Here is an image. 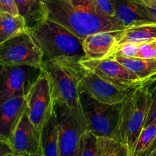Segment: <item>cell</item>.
I'll return each instance as SVG.
<instances>
[{
  "mask_svg": "<svg viewBox=\"0 0 156 156\" xmlns=\"http://www.w3.org/2000/svg\"><path fill=\"white\" fill-rule=\"evenodd\" d=\"M45 17L58 23L79 37L97 32L121 30L117 21L101 15L94 0H43Z\"/></svg>",
  "mask_w": 156,
  "mask_h": 156,
  "instance_id": "1",
  "label": "cell"
},
{
  "mask_svg": "<svg viewBox=\"0 0 156 156\" xmlns=\"http://www.w3.org/2000/svg\"><path fill=\"white\" fill-rule=\"evenodd\" d=\"M45 60H76L85 57L83 39L58 23L46 18L28 28Z\"/></svg>",
  "mask_w": 156,
  "mask_h": 156,
  "instance_id": "2",
  "label": "cell"
},
{
  "mask_svg": "<svg viewBox=\"0 0 156 156\" xmlns=\"http://www.w3.org/2000/svg\"><path fill=\"white\" fill-rule=\"evenodd\" d=\"M150 102L151 94L146 79L131 90L121 104L115 139L126 146L129 156H134L139 136L146 123Z\"/></svg>",
  "mask_w": 156,
  "mask_h": 156,
  "instance_id": "3",
  "label": "cell"
},
{
  "mask_svg": "<svg viewBox=\"0 0 156 156\" xmlns=\"http://www.w3.org/2000/svg\"><path fill=\"white\" fill-rule=\"evenodd\" d=\"M80 102L87 129L98 136L115 139L120 118L121 103H103L84 91H80Z\"/></svg>",
  "mask_w": 156,
  "mask_h": 156,
  "instance_id": "4",
  "label": "cell"
},
{
  "mask_svg": "<svg viewBox=\"0 0 156 156\" xmlns=\"http://www.w3.org/2000/svg\"><path fill=\"white\" fill-rule=\"evenodd\" d=\"M66 66L78 82L79 91H84L98 101L119 104L123 101L132 89H123L107 82L93 72L82 66L79 61H59Z\"/></svg>",
  "mask_w": 156,
  "mask_h": 156,
  "instance_id": "5",
  "label": "cell"
},
{
  "mask_svg": "<svg viewBox=\"0 0 156 156\" xmlns=\"http://www.w3.org/2000/svg\"><path fill=\"white\" fill-rule=\"evenodd\" d=\"M54 112L59 131L60 156H79V142L87 130L83 116L62 102L55 104Z\"/></svg>",
  "mask_w": 156,
  "mask_h": 156,
  "instance_id": "6",
  "label": "cell"
},
{
  "mask_svg": "<svg viewBox=\"0 0 156 156\" xmlns=\"http://www.w3.org/2000/svg\"><path fill=\"white\" fill-rule=\"evenodd\" d=\"M51 85L55 102H62L82 114L78 82L64 64L56 60H45L41 65Z\"/></svg>",
  "mask_w": 156,
  "mask_h": 156,
  "instance_id": "7",
  "label": "cell"
},
{
  "mask_svg": "<svg viewBox=\"0 0 156 156\" xmlns=\"http://www.w3.org/2000/svg\"><path fill=\"white\" fill-rule=\"evenodd\" d=\"M0 60L2 66H41L44 58L41 48L27 29L0 44Z\"/></svg>",
  "mask_w": 156,
  "mask_h": 156,
  "instance_id": "8",
  "label": "cell"
},
{
  "mask_svg": "<svg viewBox=\"0 0 156 156\" xmlns=\"http://www.w3.org/2000/svg\"><path fill=\"white\" fill-rule=\"evenodd\" d=\"M27 111L32 123L41 133L44 123L54 112L55 102L51 85L41 69V74L26 97Z\"/></svg>",
  "mask_w": 156,
  "mask_h": 156,
  "instance_id": "9",
  "label": "cell"
},
{
  "mask_svg": "<svg viewBox=\"0 0 156 156\" xmlns=\"http://www.w3.org/2000/svg\"><path fill=\"white\" fill-rule=\"evenodd\" d=\"M41 66H2L0 101L16 96H25L39 77Z\"/></svg>",
  "mask_w": 156,
  "mask_h": 156,
  "instance_id": "10",
  "label": "cell"
},
{
  "mask_svg": "<svg viewBox=\"0 0 156 156\" xmlns=\"http://www.w3.org/2000/svg\"><path fill=\"white\" fill-rule=\"evenodd\" d=\"M79 62L107 82L123 89H133L146 80H142L131 70L115 59H83Z\"/></svg>",
  "mask_w": 156,
  "mask_h": 156,
  "instance_id": "11",
  "label": "cell"
},
{
  "mask_svg": "<svg viewBox=\"0 0 156 156\" xmlns=\"http://www.w3.org/2000/svg\"><path fill=\"white\" fill-rule=\"evenodd\" d=\"M9 140L15 156H43L41 133L30 120L27 111Z\"/></svg>",
  "mask_w": 156,
  "mask_h": 156,
  "instance_id": "12",
  "label": "cell"
},
{
  "mask_svg": "<svg viewBox=\"0 0 156 156\" xmlns=\"http://www.w3.org/2000/svg\"><path fill=\"white\" fill-rule=\"evenodd\" d=\"M116 20L123 27L156 23V15L140 0H112Z\"/></svg>",
  "mask_w": 156,
  "mask_h": 156,
  "instance_id": "13",
  "label": "cell"
},
{
  "mask_svg": "<svg viewBox=\"0 0 156 156\" xmlns=\"http://www.w3.org/2000/svg\"><path fill=\"white\" fill-rule=\"evenodd\" d=\"M27 109L25 96H16L1 102L0 137L9 140Z\"/></svg>",
  "mask_w": 156,
  "mask_h": 156,
  "instance_id": "14",
  "label": "cell"
},
{
  "mask_svg": "<svg viewBox=\"0 0 156 156\" xmlns=\"http://www.w3.org/2000/svg\"><path fill=\"white\" fill-rule=\"evenodd\" d=\"M115 31H101L92 34L83 39V50L85 59H100L106 57L117 44V33Z\"/></svg>",
  "mask_w": 156,
  "mask_h": 156,
  "instance_id": "15",
  "label": "cell"
},
{
  "mask_svg": "<svg viewBox=\"0 0 156 156\" xmlns=\"http://www.w3.org/2000/svg\"><path fill=\"white\" fill-rule=\"evenodd\" d=\"M117 44L123 43H142L156 41V23L126 27L117 33ZM115 45V46H116Z\"/></svg>",
  "mask_w": 156,
  "mask_h": 156,
  "instance_id": "16",
  "label": "cell"
},
{
  "mask_svg": "<svg viewBox=\"0 0 156 156\" xmlns=\"http://www.w3.org/2000/svg\"><path fill=\"white\" fill-rule=\"evenodd\" d=\"M43 156H60L59 131L55 112L44 123L41 131Z\"/></svg>",
  "mask_w": 156,
  "mask_h": 156,
  "instance_id": "17",
  "label": "cell"
},
{
  "mask_svg": "<svg viewBox=\"0 0 156 156\" xmlns=\"http://www.w3.org/2000/svg\"><path fill=\"white\" fill-rule=\"evenodd\" d=\"M0 44L28 29L27 21L21 15H13L0 12Z\"/></svg>",
  "mask_w": 156,
  "mask_h": 156,
  "instance_id": "18",
  "label": "cell"
},
{
  "mask_svg": "<svg viewBox=\"0 0 156 156\" xmlns=\"http://www.w3.org/2000/svg\"><path fill=\"white\" fill-rule=\"evenodd\" d=\"M111 59H115L123 64L142 80L145 81L156 76V59H139L122 56Z\"/></svg>",
  "mask_w": 156,
  "mask_h": 156,
  "instance_id": "19",
  "label": "cell"
},
{
  "mask_svg": "<svg viewBox=\"0 0 156 156\" xmlns=\"http://www.w3.org/2000/svg\"><path fill=\"white\" fill-rule=\"evenodd\" d=\"M20 14L25 18L28 28L46 19L43 0H15Z\"/></svg>",
  "mask_w": 156,
  "mask_h": 156,
  "instance_id": "20",
  "label": "cell"
},
{
  "mask_svg": "<svg viewBox=\"0 0 156 156\" xmlns=\"http://www.w3.org/2000/svg\"><path fill=\"white\" fill-rule=\"evenodd\" d=\"M98 156H129L126 146L109 136H98Z\"/></svg>",
  "mask_w": 156,
  "mask_h": 156,
  "instance_id": "21",
  "label": "cell"
},
{
  "mask_svg": "<svg viewBox=\"0 0 156 156\" xmlns=\"http://www.w3.org/2000/svg\"><path fill=\"white\" fill-rule=\"evenodd\" d=\"M156 136V123L143 127L139 136L134 156H146Z\"/></svg>",
  "mask_w": 156,
  "mask_h": 156,
  "instance_id": "22",
  "label": "cell"
},
{
  "mask_svg": "<svg viewBox=\"0 0 156 156\" xmlns=\"http://www.w3.org/2000/svg\"><path fill=\"white\" fill-rule=\"evenodd\" d=\"M98 136L91 131L85 130L79 142V156H98Z\"/></svg>",
  "mask_w": 156,
  "mask_h": 156,
  "instance_id": "23",
  "label": "cell"
},
{
  "mask_svg": "<svg viewBox=\"0 0 156 156\" xmlns=\"http://www.w3.org/2000/svg\"><path fill=\"white\" fill-rule=\"evenodd\" d=\"M139 47H140V44L131 42L117 44V45L114 46V48L109 52V53L105 58H114L117 56L136 58L139 51Z\"/></svg>",
  "mask_w": 156,
  "mask_h": 156,
  "instance_id": "24",
  "label": "cell"
},
{
  "mask_svg": "<svg viewBox=\"0 0 156 156\" xmlns=\"http://www.w3.org/2000/svg\"><path fill=\"white\" fill-rule=\"evenodd\" d=\"M148 85L151 94V102L144 127L156 123V76L148 79Z\"/></svg>",
  "mask_w": 156,
  "mask_h": 156,
  "instance_id": "25",
  "label": "cell"
},
{
  "mask_svg": "<svg viewBox=\"0 0 156 156\" xmlns=\"http://www.w3.org/2000/svg\"><path fill=\"white\" fill-rule=\"evenodd\" d=\"M98 12L108 19L116 21V13L112 0H94Z\"/></svg>",
  "mask_w": 156,
  "mask_h": 156,
  "instance_id": "26",
  "label": "cell"
},
{
  "mask_svg": "<svg viewBox=\"0 0 156 156\" xmlns=\"http://www.w3.org/2000/svg\"><path fill=\"white\" fill-rule=\"evenodd\" d=\"M136 58L156 59V41H151L140 44L139 51Z\"/></svg>",
  "mask_w": 156,
  "mask_h": 156,
  "instance_id": "27",
  "label": "cell"
},
{
  "mask_svg": "<svg viewBox=\"0 0 156 156\" xmlns=\"http://www.w3.org/2000/svg\"><path fill=\"white\" fill-rule=\"evenodd\" d=\"M0 12L13 15H21L15 0H0Z\"/></svg>",
  "mask_w": 156,
  "mask_h": 156,
  "instance_id": "28",
  "label": "cell"
},
{
  "mask_svg": "<svg viewBox=\"0 0 156 156\" xmlns=\"http://www.w3.org/2000/svg\"><path fill=\"white\" fill-rule=\"evenodd\" d=\"M0 156H15L10 141L2 137H0Z\"/></svg>",
  "mask_w": 156,
  "mask_h": 156,
  "instance_id": "29",
  "label": "cell"
},
{
  "mask_svg": "<svg viewBox=\"0 0 156 156\" xmlns=\"http://www.w3.org/2000/svg\"><path fill=\"white\" fill-rule=\"evenodd\" d=\"M143 4L146 5L151 9L156 15V0H140Z\"/></svg>",
  "mask_w": 156,
  "mask_h": 156,
  "instance_id": "30",
  "label": "cell"
},
{
  "mask_svg": "<svg viewBox=\"0 0 156 156\" xmlns=\"http://www.w3.org/2000/svg\"><path fill=\"white\" fill-rule=\"evenodd\" d=\"M146 156H156V136L153 143L151 145L150 148L149 149L148 152H146Z\"/></svg>",
  "mask_w": 156,
  "mask_h": 156,
  "instance_id": "31",
  "label": "cell"
}]
</instances>
